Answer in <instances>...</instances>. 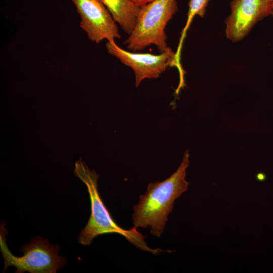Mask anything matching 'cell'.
I'll return each mask as SVG.
<instances>
[{
    "mask_svg": "<svg viewBox=\"0 0 273 273\" xmlns=\"http://www.w3.org/2000/svg\"><path fill=\"white\" fill-rule=\"evenodd\" d=\"M6 234V230L2 225L0 250L5 261L4 272L8 267L14 266L17 273H55L65 264V260L58 255L59 247L50 244L48 240L39 237L21 247L23 256L14 255L8 248Z\"/></svg>",
    "mask_w": 273,
    "mask_h": 273,
    "instance_id": "277c9868",
    "label": "cell"
},
{
    "mask_svg": "<svg viewBox=\"0 0 273 273\" xmlns=\"http://www.w3.org/2000/svg\"><path fill=\"white\" fill-rule=\"evenodd\" d=\"M189 156L187 151L178 168L167 179L149 183L146 193L140 196L138 203L133 207L134 227H149L151 235L161 236L175 200L188 189L186 175Z\"/></svg>",
    "mask_w": 273,
    "mask_h": 273,
    "instance_id": "6da1fadb",
    "label": "cell"
},
{
    "mask_svg": "<svg viewBox=\"0 0 273 273\" xmlns=\"http://www.w3.org/2000/svg\"><path fill=\"white\" fill-rule=\"evenodd\" d=\"M273 1V0H272Z\"/></svg>",
    "mask_w": 273,
    "mask_h": 273,
    "instance_id": "7c38bea8",
    "label": "cell"
},
{
    "mask_svg": "<svg viewBox=\"0 0 273 273\" xmlns=\"http://www.w3.org/2000/svg\"><path fill=\"white\" fill-rule=\"evenodd\" d=\"M272 0H232L225 20V34L233 42L243 39L255 24L271 14Z\"/></svg>",
    "mask_w": 273,
    "mask_h": 273,
    "instance_id": "52a82bcc",
    "label": "cell"
},
{
    "mask_svg": "<svg viewBox=\"0 0 273 273\" xmlns=\"http://www.w3.org/2000/svg\"><path fill=\"white\" fill-rule=\"evenodd\" d=\"M106 47L109 54L133 70L136 87L145 78H158L168 66L177 67L183 79L179 57L170 48L159 55H154L126 51L117 46L115 40L108 41Z\"/></svg>",
    "mask_w": 273,
    "mask_h": 273,
    "instance_id": "5b68a950",
    "label": "cell"
},
{
    "mask_svg": "<svg viewBox=\"0 0 273 273\" xmlns=\"http://www.w3.org/2000/svg\"><path fill=\"white\" fill-rule=\"evenodd\" d=\"M210 0H190L186 24L183 29L181 40L189 28L194 17L198 15L203 17L206 12L207 6Z\"/></svg>",
    "mask_w": 273,
    "mask_h": 273,
    "instance_id": "9c48e42d",
    "label": "cell"
},
{
    "mask_svg": "<svg viewBox=\"0 0 273 273\" xmlns=\"http://www.w3.org/2000/svg\"><path fill=\"white\" fill-rule=\"evenodd\" d=\"M75 175L86 186L90 201L91 213L88 221L79 235L78 242L83 245H90L96 237L106 234H119L130 243L142 251L150 252L156 255L164 251L160 249H152L148 247L143 235L133 227L125 230L119 226L113 220L110 212L101 199L98 190V179L99 175L90 170L81 161L75 164Z\"/></svg>",
    "mask_w": 273,
    "mask_h": 273,
    "instance_id": "7a4b0ae2",
    "label": "cell"
},
{
    "mask_svg": "<svg viewBox=\"0 0 273 273\" xmlns=\"http://www.w3.org/2000/svg\"><path fill=\"white\" fill-rule=\"evenodd\" d=\"M71 1L81 18L80 27L89 40L99 43L121 38L116 21L101 0Z\"/></svg>",
    "mask_w": 273,
    "mask_h": 273,
    "instance_id": "8992f818",
    "label": "cell"
},
{
    "mask_svg": "<svg viewBox=\"0 0 273 273\" xmlns=\"http://www.w3.org/2000/svg\"><path fill=\"white\" fill-rule=\"evenodd\" d=\"M271 14L273 15V4H272V12Z\"/></svg>",
    "mask_w": 273,
    "mask_h": 273,
    "instance_id": "8fae6325",
    "label": "cell"
},
{
    "mask_svg": "<svg viewBox=\"0 0 273 273\" xmlns=\"http://www.w3.org/2000/svg\"><path fill=\"white\" fill-rule=\"evenodd\" d=\"M117 22L129 35L134 29L140 7L131 0H101Z\"/></svg>",
    "mask_w": 273,
    "mask_h": 273,
    "instance_id": "ba28073f",
    "label": "cell"
},
{
    "mask_svg": "<svg viewBox=\"0 0 273 273\" xmlns=\"http://www.w3.org/2000/svg\"><path fill=\"white\" fill-rule=\"evenodd\" d=\"M131 2L136 6L138 7H142L144 5L147 4L148 3H150L153 0H131Z\"/></svg>",
    "mask_w": 273,
    "mask_h": 273,
    "instance_id": "30bf717a",
    "label": "cell"
},
{
    "mask_svg": "<svg viewBox=\"0 0 273 273\" xmlns=\"http://www.w3.org/2000/svg\"><path fill=\"white\" fill-rule=\"evenodd\" d=\"M177 10L176 0H153L141 7L135 27L124 44L133 52L152 44L160 53L166 51L169 48L165 27Z\"/></svg>",
    "mask_w": 273,
    "mask_h": 273,
    "instance_id": "3957f363",
    "label": "cell"
}]
</instances>
